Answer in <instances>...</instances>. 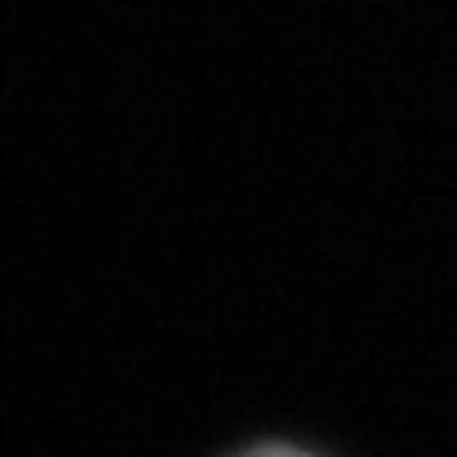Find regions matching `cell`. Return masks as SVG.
<instances>
[{"instance_id": "obj_1", "label": "cell", "mask_w": 457, "mask_h": 457, "mask_svg": "<svg viewBox=\"0 0 457 457\" xmlns=\"http://www.w3.org/2000/svg\"><path fill=\"white\" fill-rule=\"evenodd\" d=\"M224 457H331L321 448H307V443H282V438H263V443H244V448L224 453Z\"/></svg>"}]
</instances>
